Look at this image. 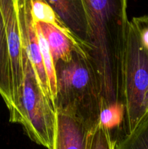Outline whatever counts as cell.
I'll list each match as a JSON object with an SVG mask.
<instances>
[{
    "instance_id": "obj_1",
    "label": "cell",
    "mask_w": 148,
    "mask_h": 149,
    "mask_svg": "<svg viewBox=\"0 0 148 149\" xmlns=\"http://www.w3.org/2000/svg\"><path fill=\"white\" fill-rule=\"evenodd\" d=\"M55 66V109L71 113L91 129L99 122L102 111L100 79L91 55L74 50L69 62L57 61Z\"/></svg>"
},
{
    "instance_id": "obj_2",
    "label": "cell",
    "mask_w": 148,
    "mask_h": 149,
    "mask_svg": "<svg viewBox=\"0 0 148 149\" xmlns=\"http://www.w3.org/2000/svg\"><path fill=\"white\" fill-rule=\"evenodd\" d=\"M123 89L126 135L148 116V49L131 20L123 63Z\"/></svg>"
},
{
    "instance_id": "obj_3",
    "label": "cell",
    "mask_w": 148,
    "mask_h": 149,
    "mask_svg": "<svg viewBox=\"0 0 148 149\" xmlns=\"http://www.w3.org/2000/svg\"><path fill=\"white\" fill-rule=\"evenodd\" d=\"M23 84L20 102V123L32 141L51 149L55 123L52 102L40 87L33 65L24 48L23 57Z\"/></svg>"
},
{
    "instance_id": "obj_4",
    "label": "cell",
    "mask_w": 148,
    "mask_h": 149,
    "mask_svg": "<svg viewBox=\"0 0 148 149\" xmlns=\"http://www.w3.org/2000/svg\"><path fill=\"white\" fill-rule=\"evenodd\" d=\"M0 11L4 22V31L8 47L11 75L12 110L10 122L20 124V102L23 92V45L16 0H0Z\"/></svg>"
},
{
    "instance_id": "obj_5",
    "label": "cell",
    "mask_w": 148,
    "mask_h": 149,
    "mask_svg": "<svg viewBox=\"0 0 148 149\" xmlns=\"http://www.w3.org/2000/svg\"><path fill=\"white\" fill-rule=\"evenodd\" d=\"M55 111V123L51 149H86L89 128L81 119L61 109Z\"/></svg>"
},
{
    "instance_id": "obj_6",
    "label": "cell",
    "mask_w": 148,
    "mask_h": 149,
    "mask_svg": "<svg viewBox=\"0 0 148 149\" xmlns=\"http://www.w3.org/2000/svg\"><path fill=\"white\" fill-rule=\"evenodd\" d=\"M46 1L67 26L86 41L87 22L83 0Z\"/></svg>"
},
{
    "instance_id": "obj_7",
    "label": "cell",
    "mask_w": 148,
    "mask_h": 149,
    "mask_svg": "<svg viewBox=\"0 0 148 149\" xmlns=\"http://www.w3.org/2000/svg\"><path fill=\"white\" fill-rule=\"evenodd\" d=\"M34 22V21H33ZM46 39L54 63L69 62L72 59L75 47L64 33L53 26L43 22H34Z\"/></svg>"
},
{
    "instance_id": "obj_8",
    "label": "cell",
    "mask_w": 148,
    "mask_h": 149,
    "mask_svg": "<svg viewBox=\"0 0 148 149\" xmlns=\"http://www.w3.org/2000/svg\"><path fill=\"white\" fill-rule=\"evenodd\" d=\"M36 26V31H37L38 39H39V47H40L41 53L42 60H43L44 67L47 76L48 81H49V91L51 95V102L55 109V101L57 99V79L56 72H55V66L52 58V54L49 50V45L44 36L41 32L39 26L34 23Z\"/></svg>"
},
{
    "instance_id": "obj_9",
    "label": "cell",
    "mask_w": 148,
    "mask_h": 149,
    "mask_svg": "<svg viewBox=\"0 0 148 149\" xmlns=\"http://www.w3.org/2000/svg\"><path fill=\"white\" fill-rule=\"evenodd\" d=\"M115 149H148V116L130 134L118 140Z\"/></svg>"
},
{
    "instance_id": "obj_10",
    "label": "cell",
    "mask_w": 148,
    "mask_h": 149,
    "mask_svg": "<svg viewBox=\"0 0 148 149\" xmlns=\"http://www.w3.org/2000/svg\"><path fill=\"white\" fill-rule=\"evenodd\" d=\"M115 143L110 131L100 122L89 130L86 149H115Z\"/></svg>"
},
{
    "instance_id": "obj_11",
    "label": "cell",
    "mask_w": 148,
    "mask_h": 149,
    "mask_svg": "<svg viewBox=\"0 0 148 149\" xmlns=\"http://www.w3.org/2000/svg\"><path fill=\"white\" fill-rule=\"evenodd\" d=\"M124 105L123 103H115L102 109L99 122L110 131L115 127H118L123 122Z\"/></svg>"
},
{
    "instance_id": "obj_12",
    "label": "cell",
    "mask_w": 148,
    "mask_h": 149,
    "mask_svg": "<svg viewBox=\"0 0 148 149\" xmlns=\"http://www.w3.org/2000/svg\"><path fill=\"white\" fill-rule=\"evenodd\" d=\"M131 22L137 30L142 44L148 49V15L134 17Z\"/></svg>"
}]
</instances>
